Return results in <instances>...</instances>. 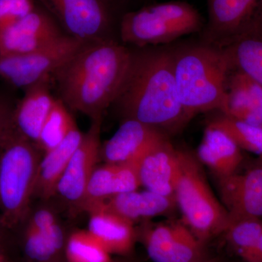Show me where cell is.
Returning <instances> with one entry per match:
<instances>
[{"label":"cell","instance_id":"6da1fadb","mask_svg":"<svg viewBox=\"0 0 262 262\" xmlns=\"http://www.w3.org/2000/svg\"><path fill=\"white\" fill-rule=\"evenodd\" d=\"M132 50L114 39L85 43L52 75L69 110L92 120L115 103L130 68Z\"/></svg>","mask_w":262,"mask_h":262},{"label":"cell","instance_id":"7a4b0ae2","mask_svg":"<svg viewBox=\"0 0 262 262\" xmlns=\"http://www.w3.org/2000/svg\"><path fill=\"white\" fill-rule=\"evenodd\" d=\"M113 104L123 120L147 124L168 136L184 130L192 117L177 96L172 48L132 50L128 73Z\"/></svg>","mask_w":262,"mask_h":262},{"label":"cell","instance_id":"3957f363","mask_svg":"<svg viewBox=\"0 0 262 262\" xmlns=\"http://www.w3.org/2000/svg\"><path fill=\"white\" fill-rule=\"evenodd\" d=\"M176 89L191 117L227 110V82L232 63L224 48L201 42L172 48Z\"/></svg>","mask_w":262,"mask_h":262},{"label":"cell","instance_id":"277c9868","mask_svg":"<svg viewBox=\"0 0 262 262\" xmlns=\"http://www.w3.org/2000/svg\"><path fill=\"white\" fill-rule=\"evenodd\" d=\"M41 158L37 146L12 124L0 143V222L4 228L27 219Z\"/></svg>","mask_w":262,"mask_h":262},{"label":"cell","instance_id":"5b68a950","mask_svg":"<svg viewBox=\"0 0 262 262\" xmlns=\"http://www.w3.org/2000/svg\"><path fill=\"white\" fill-rule=\"evenodd\" d=\"M174 195L184 223L203 244L225 233L228 212L209 187L201 162L187 150L177 149Z\"/></svg>","mask_w":262,"mask_h":262},{"label":"cell","instance_id":"8992f818","mask_svg":"<svg viewBox=\"0 0 262 262\" xmlns=\"http://www.w3.org/2000/svg\"><path fill=\"white\" fill-rule=\"evenodd\" d=\"M204 26L201 13L193 5L171 1L125 13L119 23V34L124 44L136 48L154 47L201 32Z\"/></svg>","mask_w":262,"mask_h":262},{"label":"cell","instance_id":"52a82bcc","mask_svg":"<svg viewBox=\"0 0 262 262\" xmlns=\"http://www.w3.org/2000/svg\"><path fill=\"white\" fill-rule=\"evenodd\" d=\"M67 35L83 43L113 39L112 0H35Z\"/></svg>","mask_w":262,"mask_h":262},{"label":"cell","instance_id":"ba28073f","mask_svg":"<svg viewBox=\"0 0 262 262\" xmlns=\"http://www.w3.org/2000/svg\"><path fill=\"white\" fill-rule=\"evenodd\" d=\"M85 43L66 35L51 47L24 54H0V79L15 89L26 90L52 76Z\"/></svg>","mask_w":262,"mask_h":262},{"label":"cell","instance_id":"9c48e42d","mask_svg":"<svg viewBox=\"0 0 262 262\" xmlns=\"http://www.w3.org/2000/svg\"><path fill=\"white\" fill-rule=\"evenodd\" d=\"M141 241L154 262H192L208 256L206 244L184 222L144 225Z\"/></svg>","mask_w":262,"mask_h":262},{"label":"cell","instance_id":"30bf717a","mask_svg":"<svg viewBox=\"0 0 262 262\" xmlns=\"http://www.w3.org/2000/svg\"><path fill=\"white\" fill-rule=\"evenodd\" d=\"M67 34L42 7L0 29V54H24L46 49Z\"/></svg>","mask_w":262,"mask_h":262},{"label":"cell","instance_id":"8fae6325","mask_svg":"<svg viewBox=\"0 0 262 262\" xmlns=\"http://www.w3.org/2000/svg\"><path fill=\"white\" fill-rule=\"evenodd\" d=\"M87 133L75 150L57 185L56 194L79 208L86 187L101 158L102 118L91 120Z\"/></svg>","mask_w":262,"mask_h":262},{"label":"cell","instance_id":"7c38bea8","mask_svg":"<svg viewBox=\"0 0 262 262\" xmlns=\"http://www.w3.org/2000/svg\"><path fill=\"white\" fill-rule=\"evenodd\" d=\"M218 180L229 224L239 219H262V157L242 173L238 170Z\"/></svg>","mask_w":262,"mask_h":262},{"label":"cell","instance_id":"4fadbf2b","mask_svg":"<svg viewBox=\"0 0 262 262\" xmlns=\"http://www.w3.org/2000/svg\"><path fill=\"white\" fill-rule=\"evenodd\" d=\"M208 20L202 42L225 48L249 23L261 0H206Z\"/></svg>","mask_w":262,"mask_h":262},{"label":"cell","instance_id":"5bb4252c","mask_svg":"<svg viewBox=\"0 0 262 262\" xmlns=\"http://www.w3.org/2000/svg\"><path fill=\"white\" fill-rule=\"evenodd\" d=\"M168 134L135 120H122L110 139L101 144V158L105 163H136Z\"/></svg>","mask_w":262,"mask_h":262},{"label":"cell","instance_id":"9a60e30c","mask_svg":"<svg viewBox=\"0 0 262 262\" xmlns=\"http://www.w3.org/2000/svg\"><path fill=\"white\" fill-rule=\"evenodd\" d=\"M136 163L141 186L150 192L175 196L177 149L169 138L153 146Z\"/></svg>","mask_w":262,"mask_h":262},{"label":"cell","instance_id":"2e32d148","mask_svg":"<svg viewBox=\"0 0 262 262\" xmlns=\"http://www.w3.org/2000/svg\"><path fill=\"white\" fill-rule=\"evenodd\" d=\"M51 87L52 76H48L24 90L23 98L13 111V127L35 145L56 98L52 94Z\"/></svg>","mask_w":262,"mask_h":262},{"label":"cell","instance_id":"e0dca14e","mask_svg":"<svg viewBox=\"0 0 262 262\" xmlns=\"http://www.w3.org/2000/svg\"><path fill=\"white\" fill-rule=\"evenodd\" d=\"M175 196H168L146 190L122 193L98 202L86 212L101 209L111 212L122 218L137 222L169 214L174 209Z\"/></svg>","mask_w":262,"mask_h":262},{"label":"cell","instance_id":"ac0fdd59","mask_svg":"<svg viewBox=\"0 0 262 262\" xmlns=\"http://www.w3.org/2000/svg\"><path fill=\"white\" fill-rule=\"evenodd\" d=\"M140 186L136 163H105L95 169L79 208L86 211L98 202Z\"/></svg>","mask_w":262,"mask_h":262},{"label":"cell","instance_id":"d6986e66","mask_svg":"<svg viewBox=\"0 0 262 262\" xmlns=\"http://www.w3.org/2000/svg\"><path fill=\"white\" fill-rule=\"evenodd\" d=\"M196 158L216 176L229 177L238 171L244 161L242 149L224 131L208 125L196 151Z\"/></svg>","mask_w":262,"mask_h":262},{"label":"cell","instance_id":"ffe728a7","mask_svg":"<svg viewBox=\"0 0 262 262\" xmlns=\"http://www.w3.org/2000/svg\"><path fill=\"white\" fill-rule=\"evenodd\" d=\"M89 229L106 250L113 254L127 256L138 239L134 224L115 213L101 209L88 212Z\"/></svg>","mask_w":262,"mask_h":262},{"label":"cell","instance_id":"44dd1931","mask_svg":"<svg viewBox=\"0 0 262 262\" xmlns=\"http://www.w3.org/2000/svg\"><path fill=\"white\" fill-rule=\"evenodd\" d=\"M234 70L227 82V110L224 115L262 126V85Z\"/></svg>","mask_w":262,"mask_h":262},{"label":"cell","instance_id":"7402d4cb","mask_svg":"<svg viewBox=\"0 0 262 262\" xmlns=\"http://www.w3.org/2000/svg\"><path fill=\"white\" fill-rule=\"evenodd\" d=\"M82 137L83 134L75 126L61 144L45 153L38 168L34 196L48 200L56 194L57 185Z\"/></svg>","mask_w":262,"mask_h":262},{"label":"cell","instance_id":"603a6c76","mask_svg":"<svg viewBox=\"0 0 262 262\" xmlns=\"http://www.w3.org/2000/svg\"><path fill=\"white\" fill-rule=\"evenodd\" d=\"M225 49L232 68L237 69L262 85V34L251 28L245 29Z\"/></svg>","mask_w":262,"mask_h":262},{"label":"cell","instance_id":"cb8c5ba5","mask_svg":"<svg viewBox=\"0 0 262 262\" xmlns=\"http://www.w3.org/2000/svg\"><path fill=\"white\" fill-rule=\"evenodd\" d=\"M75 126L77 124L69 108L56 98L43 124L36 146L45 154L61 144Z\"/></svg>","mask_w":262,"mask_h":262},{"label":"cell","instance_id":"d4e9b609","mask_svg":"<svg viewBox=\"0 0 262 262\" xmlns=\"http://www.w3.org/2000/svg\"><path fill=\"white\" fill-rule=\"evenodd\" d=\"M208 125L224 131L241 149L262 157V126L236 120L222 113L210 120Z\"/></svg>","mask_w":262,"mask_h":262},{"label":"cell","instance_id":"484cf974","mask_svg":"<svg viewBox=\"0 0 262 262\" xmlns=\"http://www.w3.org/2000/svg\"><path fill=\"white\" fill-rule=\"evenodd\" d=\"M261 233V219L244 218L231 222L223 234L233 252L247 262Z\"/></svg>","mask_w":262,"mask_h":262},{"label":"cell","instance_id":"4316f807","mask_svg":"<svg viewBox=\"0 0 262 262\" xmlns=\"http://www.w3.org/2000/svg\"><path fill=\"white\" fill-rule=\"evenodd\" d=\"M67 262H113L112 254L89 230L71 234L65 246Z\"/></svg>","mask_w":262,"mask_h":262},{"label":"cell","instance_id":"83f0119b","mask_svg":"<svg viewBox=\"0 0 262 262\" xmlns=\"http://www.w3.org/2000/svg\"><path fill=\"white\" fill-rule=\"evenodd\" d=\"M24 251L36 262H53L59 253L45 234L28 225L24 234Z\"/></svg>","mask_w":262,"mask_h":262},{"label":"cell","instance_id":"f1b7e54d","mask_svg":"<svg viewBox=\"0 0 262 262\" xmlns=\"http://www.w3.org/2000/svg\"><path fill=\"white\" fill-rule=\"evenodd\" d=\"M37 5L35 0H0V29L24 18Z\"/></svg>","mask_w":262,"mask_h":262},{"label":"cell","instance_id":"f546056e","mask_svg":"<svg viewBox=\"0 0 262 262\" xmlns=\"http://www.w3.org/2000/svg\"><path fill=\"white\" fill-rule=\"evenodd\" d=\"M15 106L9 98L0 94V143L11 126Z\"/></svg>","mask_w":262,"mask_h":262},{"label":"cell","instance_id":"4dcf8cb0","mask_svg":"<svg viewBox=\"0 0 262 262\" xmlns=\"http://www.w3.org/2000/svg\"><path fill=\"white\" fill-rule=\"evenodd\" d=\"M247 262H262V233Z\"/></svg>","mask_w":262,"mask_h":262},{"label":"cell","instance_id":"1f68e13d","mask_svg":"<svg viewBox=\"0 0 262 262\" xmlns=\"http://www.w3.org/2000/svg\"><path fill=\"white\" fill-rule=\"evenodd\" d=\"M253 20L258 30L262 33V0L260 1L254 14L253 15Z\"/></svg>","mask_w":262,"mask_h":262},{"label":"cell","instance_id":"d6a6232c","mask_svg":"<svg viewBox=\"0 0 262 262\" xmlns=\"http://www.w3.org/2000/svg\"><path fill=\"white\" fill-rule=\"evenodd\" d=\"M192 262H232L229 261L228 259L222 256H206L205 257L201 258V259L196 260Z\"/></svg>","mask_w":262,"mask_h":262},{"label":"cell","instance_id":"836d02e7","mask_svg":"<svg viewBox=\"0 0 262 262\" xmlns=\"http://www.w3.org/2000/svg\"><path fill=\"white\" fill-rule=\"evenodd\" d=\"M113 262H139L134 260V258H124L122 259L117 260V261H114Z\"/></svg>","mask_w":262,"mask_h":262},{"label":"cell","instance_id":"e575fe53","mask_svg":"<svg viewBox=\"0 0 262 262\" xmlns=\"http://www.w3.org/2000/svg\"><path fill=\"white\" fill-rule=\"evenodd\" d=\"M0 262H11L6 254L0 256Z\"/></svg>","mask_w":262,"mask_h":262},{"label":"cell","instance_id":"d590c367","mask_svg":"<svg viewBox=\"0 0 262 262\" xmlns=\"http://www.w3.org/2000/svg\"><path fill=\"white\" fill-rule=\"evenodd\" d=\"M4 228L2 225L1 222H0V239H1L2 237V229Z\"/></svg>","mask_w":262,"mask_h":262}]
</instances>
